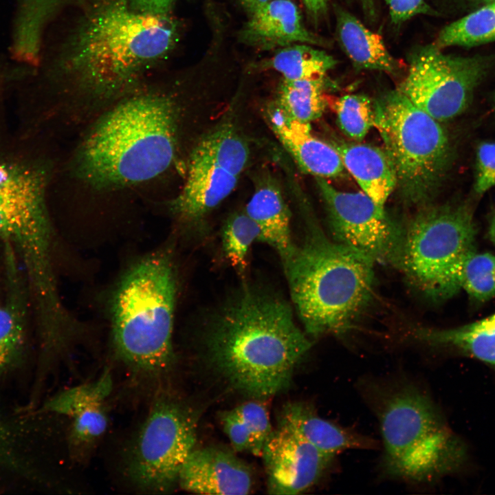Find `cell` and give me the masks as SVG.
I'll use <instances>...</instances> for the list:
<instances>
[{
	"label": "cell",
	"instance_id": "obj_1",
	"mask_svg": "<svg viewBox=\"0 0 495 495\" xmlns=\"http://www.w3.org/2000/svg\"><path fill=\"white\" fill-rule=\"evenodd\" d=\"M204 344L217 371L233 388L256 398L286 390L312 345L285 299L249 285L212 317Z\"/></svg>",
	"mask_w": 495,
	"mask_h": 495
},
{
	"label": "cell",
	"instance_id": "obj_33",
	"mask_svg": "<svg viewBox=\"0 0 495 495\" xmlns=\"http://www.w3.org/2000/svg\"><path fill=\"white\" fill-rule=\"evenodd\" d=\"M495 186V142H485L476 149V193L482 195Z\"/></svg>",
	"mask_w": 495,
	"mask_h": 495
},
{
	"label": "cell",
	"instance_id": "obj_39",
	"mask_svg": "<svg viewBox=\"0 0 495 495\" xmlns=\"http://www.w3.org/2000/svg\"><path fill=\"white\" fill-rule=\"evenodd\" d=\"M243 8L252 14L258 8H261L271 0H238Z\"/></svg>",
	"mask_w": 495,
	"mask_h": 495
},
{
	"label": "cell",
	"instance_id": "obj_18",
	"mask_svg": "<svg viewBox=\"0 0 495 495\" xmlns=\"http://www.w3.org/2000/svg\"><path fill=\"white\" fill-rule=\"evenodd\" d=\"M278 427L287 429L323 454L335 457L348 450L377 448L373 439L320 417L307 404L292 402L283 407Z\"/></svg>",
	"mask_w": 495,
	"mask_h": 495
},
{
	"label": "cell",
	"instance_id": "obj_2",
	"mask_svg": "<svg viewBox=\"0 0 495 495\" xmlns=\"http://www.w3.org/2000/svg\"><path fill=\"white\" fill-rule=\"evenodd\" d=\"M177 33L168 14L142 12L129 0H99L67 41L57 71L88 99L116 101L170 52Z\"/></svg>",
	"mask_w": 495,
	"mask_h": 495
},
{
	"label": "cell",
	"instance_id": "obj_19",
	"mask_svg": "<svg viewBox=\"0 0 495 495\" xmlns=\"http://www.w3.org/2000/svg\"><path fill=\"white\" fill-rule=\"evenodd\" d=\"M245 212L260 230L259 241L273 248L284 263L296 244L292 237L290 210L274 179L267 177L258 183Z\"/></svg>",
	"mask_w": 495,
	"mask_h": 495
},
{
	"label": "cell",
	"instance_id": "obj_5",
	"mask_svg": "<svg viewBox=\"0 0 495 495\" xmlns=\"http://www.w3.org/2000/svg\"><path fill=\"white\" fill-rule=\"evenodd\" d=\"M376 262L309 226L283 263L292 300L305 331L315 338L352 329L370 302Z\"/></svg>",
	"mask_w": 495,
	"mask_h": 495
},
{
	"label": "cell",
	"instance_id": "obj_7",
	"mask_svg": "<svg viewBox=\"0 0 495 495\" xmlns=\"http://www.w3.org/2000/svg\"><path fill=\"white\" fill-rule=\"evenodd\" d=\"M50 177V165L27 148H0V239L16 250L38 300L58 292L47 198Z\"/></svg>",
	"mask_w": 495,
	"mask_h": 495
},
{
	"label": "cell",
	"instance_id": "obj_4",
	"mask_svg": "<svg viewBox=\"0 0 495 495\" xmlns=\"http://www.w3.org/2000/svg\"><path fill=\"white\" fill-rule=\"evenodd\" d=\"M177 292L170 243L133 259L110 288L106 309L111 349L139 378L160 382L174 363Z\"/></svg>",
	"mask_w": 495,
	"mask_h": 495
},
{
	"label": "cell",
	"instance_id": "obj_31",
	"mask_svg": "<svg viewBox=\"0 0 495 495\" xmlns=\"http://www.w3.org/2000/svg\"><path fill=\"white\" fill-rule=\"evenodd\" d=\"M23 339V326L18 314L12 308L0 306V373L16 360Z\"/></svg>",
	"mask_w": 495,
	"mask_h": 495
},
{
	"label": "cell",
	"instance_id": "obj_32",
	"mask_svg": "<svg viewBox=\"0 0 495 495\" xmlns=\"http://www.w3.org/2000/svg\"><path fill=\"white\" fill-rule=\"evenodd\" d=\"M233 409L251 433L252 454L261 456L263 446L273 432L266 406L263 403L252 401Z\"/></svg>",
	"mask_w": 495,
	"mask_h": 495
},
{
	"label": "cell",
	"instance_id": "obj_41",
	"mask_svg": "<svg viewBox=\"0 0 495 495\" xmlns=\"http://www.w3.org/2000/svg\"><path fill=\"white\" fill-rule=\"evenodd\" d=\"M8 434L6 430L0 424V448L5 446L7 441Z\"/></svg>",
	"mask_w": 495,
	"mask_h": 495
},
{
	"label": "cell",
	"instance_id": "obj_28",
	"mask_svg": "<svg viewBox=\"0 0 495 495\" xmlns=\"http://www.w3.org/2000/svg\"><path fill=\"white\" fill-rule=\"evenodd\" d=\"M67 446L72 458L87 459L107 432L109 416L104 404L89 408L72 417Z\"/></svg>",
	"mask_w": 495,
	"mask_h": 495
},
{
	"label": "cell",
	"instance_id": "obj_27",
	"mask_svg": "<svg viewBox=\"0 0 495 495\" xmlns=\"http://www.w3.org/2000/svg\"><path fill=\"white\" fill-rule=\"evenodd\" d=\"M261 232L256 223L244 212H236L226 221L221 229V245L226 258L243 275L247 270L250 250L259 241Z\"/></svg>",
	"mask_w": 495,
	"mask_h": 495
},
{
	"label": "cell",
	"instance_id": "obj_3",
	"mask_svg": "<svg viewBox=\"0 0 495 495\" xmlns=\"http://www.w3.org/2000/svg\"><path fill=\"white\" fill-rule=\"evenodd\" d=\"M180 107L160 91L118 99L89 129L77 149L74 170L97 188L142 184L164 173L178 146Z\"/></svg>",
	"mask_w": 495,
	"mask_h": 495
},
{
	"label": "cell",
	"instance_id": "obj_11",
	"mask_svg": "<svg viewBox=\"0 0 495 495\" xmlns=\"http://www.w3.org/2000/svg\"><path fill=\"white\" fill-rule=\"evenodd\" d=\"M250 157L246 141L230 122L204 135L190 155L183 187L170 204L182 224L202 221L234 190Z\"/></svg>",
	"mask_w": 495,
	"mask_h": 495
},
{
	"label": "cell",
	"instance_id": "obj_37",
	"mask_svg": "<svg viewBox=\"0 0 495 495\" xmlns=\"http://www.w3.org/2000/svg\"><path fill=\"white\" fill-rule=\"evenodd\" d=\"M309 15L313 20L318 21L327 12L332 0H300Z\"/></svg>",
	"mask_w": 495,
	"mask_h": 495
},
{
	"label": "cell",
	"instance_id": "obj_17",
	"mask_svg": "<svg viewBox=\"0 0 495 495\" xmlns=\"http://www.w3.org/2000/svg\"><path fill=\"white\" fill-rule=\"evenodd\" d=\"M267 116L275 135L302 171L323 179L335 178L343 173L338 151L313 135L310 123L289 118L274 104Z\"/></svg>",
	"mask_w": 495,
	"mask_h": 495
},
{
	"label": "cell",
	"instance_id": "obj_40",
	"mask_svg": "<svg viewBox=\"0 0 495 495\" xmlns=\"http://www.w3.org/2000/svg\"><path fill=\"white\" fill-rule=\"evenodd\" d=\"M488 236L491 242L495 245V212L490 221Z\"/></svg>",
	"mask_w": 495,
	"mask_h": 495
},
{
	"label": "cell",
	"instance_id": "obj_35",
	"mask_svg": "<svg viewBox=\"0 0 495 495\" xmlns=\"http://www.w3.org/2000/svg\"><path fill=\"white\" fill-rule=\"evenodd\" d=\"M391 22L395 25L404 23L418 14H434L425 0H385Z\"/></svg>",
	"mask_w": 495,
	"mask_h": 495
},
{
	"label": "cell",
	"instance_id": "obj_20",
	"mask_svg": "<svg viewBox=\"0 0 495 495\" xmlns=\"http://www.w3.org/2000/svg\"><path fill=\"white\" fill-rule=\"evenodd\" d=\"M334 146L344 168L355 178L362 192L384 208L397 185L395 167L386 151L360 143L343 142Z\"/></svg>",
	"mask_w": 495,
	"mask_h": 495
},
{
	"label": "cell",
	"instance_id": "obj_12",
	"mask_svg": "<svg viewBox=\"0 0 495 495\" xmlns=\"http://www.w3.org/2000/svg\"><path fill=\"white\" fill-rule=\"evenodd\" d=\"M407 74L397 89L438 121L463 113L487 71L479 57L446 54L434 43L415 50Z\"/></svg>",
	"mask_w": 495,
	"mask_h": 495
},
{
	"label": "cell",
	"instance_id": "obj_42",
	"mask_svg": "<svg viewBox=\"0 0 495 495\" xmlns=\"http://www.w3.org/2000/svg\"><path fill=\"white\" fill-rule=\"evenodd\" d=\"M478 1L483 2L484 3H490L492 1H495V0H478Z\"/></svg>",
	"mask_w": 495,
	"mask_h": 495
},
{
	"label": "cell",
	"instance_id": "obj_23",
	"mask_svg": "<svg viewBox=\"0 0 495 495\" xmlns=\"http://www.w3.org/2000/svg\"><path fill=\"white\" fill-rule=\"evenodd\" d=\"M325 77L301 80L283 78L274 105L285 116L296 121L310 123L319 118L326 106L323 96Z\"/></svg>",
	"mask_w": 495,
	"mask_h": 495
},
{
	"label": "cell",
	"instance_id": "obj_9",
	"mask_svg": "<svg viewBox=\"0 0 495 495\" xmlns=\"http://www.w3.org/2000/svg\"><path fill=\"white\" fill-rule=\"evenodd\" d=\"M375 126L407 199L424 200L444 174L450 157L448 135L439 121L397 89L375 106Z\"/></svg>",
	"mask_w": 495,
	"mask_h": 495
},
{
	"label": "cell",
	"instance_id": "obj_6",
	"mask_svg": "<svg viewBox=\"0 0 495 495\" xmlns=\"http://www.w3.org/2000/svg\"><path fill=\"white\" fill-rule=\"evenodd\" d=\"M362 386L379 423L381 468L387 477L426 484L455 468L456 441L424 389L406 380L368 381Z\"/></svg>",
	"mask_w": 495,
	"mask_h": 495
},
{
	"label": "cell",
	"instance_id": "obj_36",
	"mask_svg": "<svg viewBox=\"0 0 495 495\" xmlns=\"http://www.w3.org/2000/svg\"><path fill=\"white\" fill-rule=\"evenodd\" d=\"M175 0H129L132 6L144 13L168 14Z\"/></svg>",
	"mask_w": 495,
	"mask_h": 495
},
{
	"label": "cell",
	"instance_id": "obj_34",
	"mask_svg": "<svg viewBox=\"0 0 495 495\" xmlns=\"http://www.w3.org/2000/svg\"><path fill=\"white\" fill-rule=\"evenodd\" d=\"M221 423L233 449L236 452L252 453L253 441L250 432L234 409L221 414Z\"/></svg>",
	"mask_w": 495,
	"mask_h": 495
},
{
	"label": "cell",
	"instance_id": "obj_22",
	"mask_svg": "<svg viewBox=\"0 0 495 495\" xmlns=\"http://www.w3.org/2000/svg\"><path fill=\"white\" fill-rule=\"evenodd\" d=\"M415 337L431 346L462 352L495 368V314L452 328L419 329Z\"/></svg>",
	"mask_w": 495,
	"mask_h": 495
},
{
	"label": "cell",
	"instance_id": "obj_8",
	"mask_svg": "<svg viewBox=\"0 0 495 495\" xmlns=\"http://www.w3.org/2000/svg\"><path fill=\"white\" fill-rule=\"evenodd\" d=\"M476 234L469 204L425 208L402 228L394 265L424 296L445 301L461 290V270L476 250Z\"/></svg>",
	"mask_w": 495,
	"mask_h": 495
},
{
	"label": "cell",
	"instance_id": "obj_25",
	"mask_svg": "<svg viewBox=\"0 0 495 495\" xmlns=\"http://www.w3.org/2000/svg\"><path fill=\"white\" fill-rule=\"evenodd\" d=\"M492 41H495V1L445 26L434 44L443 49L472 47Z\"/></svg>",
	"mask_w": 495,
	"mask_h": 495
},
{
	"label": "cell",
	"instance_id": "obj_26",
	"mask_svg": "<svg viewBox=\"0 0 495 495\" xmlns=\"http://www.w3.org/2000/svg\"><path fill=\"white\" fill-rule=\"evenodd\" d=\"M113 378L109 370L96 380L67 388L51 397L45 404L46 412L74 417L95 406L104 404L113 390Z\"/></svg>",
	"mask_w": 495,
	"mask_h": 495
},
{
	"label": "cell",
	"instance_id": "obj_38",
	"mask_svg": "<svg viewBox=\"0 0 495 495\" xmlns=\"http://www.w3.org/2000/svg\"><path fill=\"white\" fill-rule=\"evenodd\" d=\"M358 1L366 19L371 23L375 22L378 16L377 0H358Z\"/></svg>",
	"mask_w": 495,
	"mask_h": 495
},
{
	"label": "cell",
	"instance_id": "obj_30",
	"mask_svg": "<svg viewBox=\"0 0 495 495\" xmlns=\"http://www.w3.org/2000/svg\"><path fill=\"white\" fill-rule=\"evenodd\" d=\"M334 109L342 131L355 141L363 140L375 126V107L364 95L342 96L336 100Z\"/></svg>",
	"mask_w": 495,
	"mask_h": 495
},
{
	"label": "cell",
	"instance_id": "obj_15",
	"mask_svg": "<svg viewBox=\"0 0 495 495\" xmlns=\"http://www.w3.org/2000/svg\"><path fill=\"white\" fill-rule=\"evenodd\" d=\"M177 485L203 494H248L253 477L248 465L232 452L216 447L194 449L179 473Z\"/></svg>",
	"mask_w": 495,
	"mask_h": 495
},
{
	"label": "cell",
	"instance_id": "obj_29",
	"mask_svg": "<svg viewBox=\"0 0 495 495\" xmlns=\"http://www.w3.org/2000/svg\"><path fill=\"white\" fill-rule=\"evenodd\" d=\"M461 290L473 300L483 302L495 297V255L471 253L464 261L459 277Z\"/></svg>",
	"mask_w": 495,
	"mask_h": 495
},
{
	"label": "cell",
	"instance_id": "obj_24",
	"mask_svg": "<svg viewBox=\"0 0 495 495\" xmlns=\"http://www.w3.org/2000/svg\"><path fill=\"white\" fill-rule=\"evenodd\" d=\"M337 63L325 51L297 43L280 48L273 56L271 66L285 79L301 80L325 77Z\"/></svg>",
	"mask_w": 495,
	"mask_h": 495
},
{
	"label": "cell",
	"instance_id": "obj_10",
	"mask_svg": "<svg viewBox=\"0 0 495 495\" xmlns=\"http://www.w3.org/2000/svg\"><path fill=\"white\" fill-rule=\"evenodd\" d=\"M197 417L159 390L144 419L126 444L122 473L133 489L164 494L177 485L180 470L195 449Z\"/></svg>",
	"mask_w": 495,
	"mask_h": 495
},
{
	"label": "cell",
	"instance_id": "obj_13",
	"mask_svg": "<svg viewBox=\"0 0 495 495\" xmlns=\"http://www.w3.org/2000/svg\"><path fill=\"white\" fill-rule=\"evenodd\" d=\"M329 216L331 238L357 250L375 262L394 265L402 228L364 192L338 190L325 179L316 178Z\"/></svg>",
	"mask_w": 495,
	"mask_h": 495
},
{
	"label": "cell",
	"instance_id": "obj_14",
	"mask_svg": "<svg viewBox=\"0 0 495 495\" xmlns=\"http://www.w3.org/2000/svg\"><path fill=\"white\" fill-rule=\"evenodd\" d=\"M261 456L270 494H298L314 486L334 457L326 455L287 429L278 427Z\"/></svg>",
	"mask_w": 495,
	"mask_h": 495
},
{
	"label": "cell",
	"instance_id": "obj_21",
	"mask_svg": "<svg viewBox=\"0 0 495 495\" xmlns=\"http://www.w3.org/2000/svg\"><path fill=\"white\" fill-rule=\"evenodd\" d=\"M335 12L337 40L354 67L388 74L399 70V61L388 52L379 34L345 9L336 7Z\"/></svg>",
	"mask_w": 495,
	"mask_h": 495
},
{
	"label": "cell",
	"instance_id": "obj_16",
	"mask_svg": "<svg viewBox=\"0 0 495 495\" xmlns=\"http://www.w3.org/2000/svg\"><path fill=\"white\" fill-rule=\"evenodd\" d=\"M239 35L243 43L264 50L297 43L329 45L305 26L298 7L290 0H271L250 14Z\"/></svg>",
	"mask_w": 495,
	"mask_h": 495
}]
</instances>
